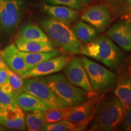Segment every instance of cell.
<instances>
[{"instance_id": "obj_1", "label": "cell", "mask_w": 131, "mask_h": 131, "mask_svg": "<svg viewBox=\"0 0 131 131\" xmlns=\"http://www.w3.org/2000/svg\"><path fill=\"white\" fill-rule=\"evenodd\" d=\"M124 115L125 109L120 101L107 92L100 96L87 129L94 131L115 130L121 126Z\"/></svg>"}, {"instance_id": "obj_2", "label": "cell", "mask_w": 131, "mask_h": 131, "mask_svg": "<svg viewBox=\"0 0 131 131\" xmlns=\"http://www.w3.org/2000/svg\"><path fill=\"white\" fill-rule=\"evenodd\" d=\"M80 53L100 62L112 70L118 69L125 60L126 54L107 35L98 36L82 45Z\"/></svg>"}, {"instance_id": "obj_3", "label": "cell", "mask_w": 131, "mask_h": 131, "mask_svg": "<svg viewBox=\"0 0 131 131\" xmlns=\"http://www.w3.org/2000/svg\"><path fill=\"white\" fill-rule=\"evenodd\" d=\"M41 25L49 40L60 51L70 55L81 54L82 43L69 25L50 17L44 19Z\"/></svg>"}, {"instance_id": "obj_4", "label": "cell", "mask_w": 131, "mask_h": 131, "mask_svg": "<svg viewBox=\"0 0 131 131\" xmlns=\"http://www.w3.org/2000/svg\"><path fill=\"white\" fill-rule=\"evenodd\" d=\"M43 78L55 95L68 107L77 105L89 97L86 91L71 84L62 73L49 75Z\"/></svg>"}, {"instance_id": "obj_5", "label": "cell", "mask_w": 131, "mask_h": 131, "mask_svg": "<svg viewBox=\"0 0 131 131\" xmlns=\"http://www.w3.org/2000/svg\"><path fill=\"white\" fill-rule=\"evenodd\" d=\"M92 89L101 96L114 90L117 75L103 66L86 57H81Z\"/></svg>"}, {"instance_id": "obj_6", "label": "cell", "mask_w": 131, "mask_h": 131, "mask_svg": "<svg viewBox=\"0 0 131 131\" xmlns=\"http://www.w3.org/2000/svg\"><path fill=\"white\" fill-rule=\"evenodd\" d=\"M23 91L39 98L51 107H68L66 104L55 95L44 78H41V77L25 78Z\"/></svg>"}, {"instance_id": "obj_7", "label": "cell", "mask_w": 131, "mask_h": 131, "mask_svg": "<svg viewBox=\"0 0 131 131\" xmlns=\"http://www.w3.org/2000/svg\"><path fill=\"white\" fill-rule=\"evenodd\" d=\"M65 76L71 84L80 88L89 94V97L96 95L90 83L81 57H76L66 65L64 68Z\"/></svg>"}, {"instance_id": "obj_8", "label": "cell", "mask_w": 131, "mask_h": 131, "mask_svg": "<svg viewBox=\"0 0 131 131\" xmlns=\"http://www.w3.org/2000/svg\"><path fill=\"white\" fill-rule=\"evenodd\" d=\"M23 4L21 0H3L0 2V27L6 32L15 29L21 21Z\"/></svg>"}, {"instance_id": "obj_9", "label": "cell", "mask_w": 131, "mask_h": 131, "mask_svg": "<svg viewBox=\"0 0 131 131\" xmlns=\"http://www.w3.org/2000/svg\"><path fill=\"white\" fill-rule=\"evenodd\" d=\"M80 17L82 21L94 26L101 32L109 28L114 15L107 5L99 4L87 8Z\"/></svg>"}, {"instance_id": "obj_10", "label": "cell", "mask_w": 131, "mask_h": 131, "mask_svg": "<svg viewBox=\"0 0 131 131\" xmlns=\"http://www.w3.org/2000/svg\"><path fill=\"white\" fill-rule=\"evenodd\" d=\"M72 58L70 55H60L38 64L26 71L21 77L25 79L53 74L63 69Z\"/></svg>"}, {"instance_id": "obj_11", "label": "cell", "mask_w": 131, "mask_h": 131, "mask_svg": "<svg viewBox=\"0 0 131 131\" xmlns=\"http://www.w3.org/2000/svg\"><path fill=\"white\" fill-rule=\"evenodd\" d=\"M120 19L106 32V35L125 51L131 50V16Z\"/></svg>"}, {"instance_id": "obj_12", "label": "cell", "mask_w": 131, "mask_h": 131, "mask_svg": "<svg viewBox=\"0 0 131 131\" xmlns=\"http://www.w3.org/2000/svg\"><path fill=\"white\" fill-rule=\"evenodd\" d=\"M100 96L97 95L91 96L80 104L69 106V111L64 119L75 123L91 122L92 114Z\"/></svg>"}, {"instance_id": "obj_13", "label": "cell", "mask_w": 131, "mask_h": 131, "mask_svg": "<svg viewBox=\"0 0 131 131\" xmlns=\"http://www.w3.org/2000/svg\"><path fill=\"white\" fill-rule=\"evenodd\" d=\"M1 57L11 70L22 76L27 70L23 57L16 45L11 44L0 51Z\"/></svg>"}, {"instance_id": "obj_14", "label": "cell", "mask_w": 131, "mask_h": 131, "mask_svg": "<svg viewBox=\"0 0 131 131\" xmlns=\"http://www.w3.org/2000/svg\"><path fill=\"white\" fill-rule=\"evenodd\" d=\"M42 8L50 18L68 25L76 22L80 16V10L66 6L46 4L42 6Z\"/></svg>"}, {"instance_id": "obj_15", "label": "cell", "mask_w": 131, "mask_h": 131, "mask_svg": "<svg viewBox=\"0 0 131 131\" xmlns=\"http://www.w3.org/2000/svg\"><path fill=\"white\" fill-rule=\"evenodd\" d=\"M114 95L120 101L124 109L131 106V77L127 72L117 77Z\"/></svg>"}, {"instance_id": "obj_16", "label": "cell", "mask_w": 131, "mask_h": 131, "mask_svg": "<svg viewBox=\"0 0 131 131\" xmlns=\"http://www.w3.org/2000/svg\"><path fill=\"white\" fill-rule=\"evenodd\" d=\"M2 125L9 129L25 130L26 116L23 111L17 104L6 108Z\"/></svg>"}, {"instance_id": "obj_17", "label": "cell", "mask_w": 131, "mask_h": 131, "mask_svg": "<svg viewBox=\"0 0 131 131\" xmlns=\"http://www.w3.org/2000/svg\"><path fill=\"white\" fill-rule=\"evenodd\" d=\"M14 95L16 104L23 111L32 112L35 110L44 111L51 107L39 98L24 91Z\"/></svg>"}, {"instance_id": "obj_18", "label": "cell", "mask_w": 131, "mask_h": 131, "mask_svg": "<svg viewBox=\"0 0 131 131\" xmlns=\"http://www.w3.org/2000/svg\"><path fill=\"white\" fill-rule=\"evenodd\" d=\"M16 46L19 50L26 52H49L56 50L51 41L35 40H15Z\"/></svg>"}, {"instance_id": "obj_19", "label": "cell", "mask_w": 131, "mask_h": 131, "mask_svg": "<svg viewBox=\"0 0 131 131\" xmlns=\"http://www.w3.org/2000/svg\"><path fill=\"white\" fill-rule=\"evenodd\" d=\"M76 37L81 43L86 44L95 39L100 35L97 29L83 21H79L72 27Z\"/></svg>"}, {"instance_id": "obj_20", "label": "cell", "mask_w": 131, "mask_h": 131, "mask_svg": "<svg viewBox=\"0 0 131 131\" xmlns=\"http://www.w3.org/2000/svg\"><path fill=\"white\" fill-rule=\"evenodd\" d=\"M16 39L50 41L46 34L40 27L33 23H27L23 26L18 33Z\"/></svg>"}, {"instance_id": "obj_21", "label": "cell", "mask_w": 131, "mask_h": 131, "mask_svg": "<svg viewBox=\"0 0 131 131\" xmlns=\"http://www.w3.org/2000/svg\"><path fill=\"white\" fill-rule=\"evenodd\" d=\"M19 52L25 60L27 70L42 61L61 55V52L57 49L49 52H26L21 50Z\"/></svg>"}, {"instance_id": "obj_22", "label": "cell", "mask_w": 131, "mask_h": 131, "mask_svg": "<svg viewBox=\"0 0 131 131\" xmlns=\"http://www.w3.org/2000/svg\"><path fill=\"white\" fill-rule=\"evenodd\" d=\"M114 17L123 18L131 16V0H103Z\"/></svg>"}, {"instance_id": "obj_23", "label": "cell", "mask_w": 131, "mask_h": 131, "mask_svg": "<svg viewBox=\"0 0 131 131\" xmlns=\"http://www.w3.org/2000/svg\"><path fill=\"white\" fill-rule=\"evenodd\" d=\"M90 123L87 122L82 123H75L67 120L63 119L53 123L47 124L43 130L46 131H78L84 130L87 129Z\"/></svg>"}, {"instance_id": "obj_24", "label": "cell", "mask_w": 131, "mask_h": 131, "mask_svg": "<svg viewBox=\"0 0 131 131\" xmlns=\"http://www.w3.org/2000/svg\"><path fill=\"white\" fill-rule=\"evenodd\" d=\"M26 125L27 130H43L46 125L43 117V111L35 110L26 115Z\"/></svg>"}, {"instance_id": "obj_25", "label": "cell", "mask_w": 131, "mask_h": 131, "mask_svg": "<svg viewBox=\"0 0 131 131\" xmlns=\"http://www.w3.org/2000/svg\"><path fill=\"white\" fill-rule=\"evenodd\" d=\"M69 111V107H50L43 111V117L46 123L50 124L64 119Z\"/></svg>"}, {"instance_id": "obj_26", "label": "cell", "mask_w": 131, "mask_h": 131, "mask_svg": "<svg viewBox=\"0 0 131 131\" xmlns=\"http://www.w3.org/2000/svg\"><path fill=\"white\" fill-rule=\"evenodd\" d=\"M7 72L9 82L12 88L13 94L16 95L23 92L24 78L21 75L11 70L8 67Z\"/></svg>"}, {"instance_id": "obj_27", "label": "cell", "mask_w": 131, "mask_h": 131, "mask_svg": "<svg viewBox=\"0 0 131 131\" xmlns=\"http://www.w3.org/2000/svg\"><path fill=\"white\" fill-rule=\"evenodd\" d=\"M47 4L64 6L72 9L82 10L84 9V4L80 0H42Z\"/></svg>"}, {"instance_id": "obj_28", "label": "cell", "mask_w": 131, "mask_h": 131, "mask_svg": "<svg viewBox=\"0 0 131 131\" xmlns=\"http://www.w3.org/2000/svg\"><path fill=\"white\" fill-rule=\"evenodd\" d=\"M0 104L6 107H11L16 104L13 93L7 94L0 89Z\"/></svg>"}, {"instance_id": "obj_29", "label": "cell", "mask_w": 131, "mask_h": 131, "mask_svg": "<svg viewBox=\"0 0 131 131\" xmlns=\"http://www.w3.org/2000/svg\"><path fill=\"white\" fill-rule=\"evenodd\" d=\"M121 126L122 130L131 131V106L125 109V115Z\"/></svg>"}, {"instance_id": "obj_30", "label": "cell", "mask_w": 131, "mask_h": 131, "mask_svg": "<svg viewBox=\"0 0 131 131\" xmlns=\"http://www.w3.org/2000/svg\"><path fill=\"white\" fill-rule=\"evenodd\" d=\"M0 89L5 93L7 94H12V88L10 82H4L0 86Z\"/></svg>"}, {"instance_id": "obj_31", "label": "cell", "mask_w": 131, "mask_h": 131, "mask_svg": "<svg viewBox=\"0 0 131 131\" xmlns=\"http://www.w3.org/2000/svg\"><path fill=\"white\" fill-rule=\"evenodd\" d=\"M6 107L5 106L1 105L0 104V125H2L3 123V118H4V112L5 111L6 109Z\"/></svg>"}, {"instance_id": "obj_32", "label": "cell", "mask_w": 131, "mask_h": 131, "mask_svg": "<svg viewBox=\"0 0 131 131\" xmlns=\"http://www.w3.org/2000/svg\"><path fill=\"white\" fill-rule=\"evenodd\" d=\"M127 72L131 77V53L127 59Z\"/></svg>"}, {"instance_id": "obj_33", "label": "cell", "mask_w": 131, "mask_h": 131, "mask_svg": "<svg viewBox=\"0 0 131 131\" xmlns=\"http://www.w3.org/2000/svg\"><path fill=\"white\" fill-rule=\"evenodd\" d=\"M6 66H7V65H6V64L5 63V62L4 61V60H3L2 57H1V53H0V69L4 68V67Z\"/></svg>"}, {"instance_id": "obj_34", "label": "cell", "mask_w": 131, "mask_h": 131, "mask_svg": "<svg viewBox=\"0 0 131 131\" xmlns=\"http://www.w3.org/2000/svg\"><path fill=\"white\" fill-rule=\"evenodd\" d=\"M84 4H88L91 2L92 0H80Z\"/></svg>"}, {"instance_id": "obj_35", "label": "cell", "mask_w": 131, "mask_h": 131, "mask_svg": "<svg viewBox=\"0 0 131 131\" xmlns=\"http://www.w3.org/2000/svg\"><path fill=\"white\" fill-rule=\"evenodd\" d=\"M4 82H5V81H4V80H3L2 77H1L0 76V86H1V85L3 83H4Z\"/></svg>"}, {"instance_id": "obj_36", "label": "cell", "mask_w": 131, "mask_h": 131, "mask_svg": "<svg viewBox=\"0 0 131 131\" xmlns=\"http://www.w3.org/2000/svg\"><path fill=\"white\" fill-rule=\"evenodd\" d=\"M3 130V129L2 128H1V127H0V130Z\"/></svg>"}, {"instance_id": "obj_37", "label": "cell", "mask_w": 131, "mask_h": 131, "mask_svg": "<svg viewBox=\"0 0 131 131\" xmlns=\"http://www.w3.org/2000/svg\"><path fill=\"white\" fill-rule=\"evenodd\" d=\"M1 1H3V0H0V2H1Z\"/></svg>"}]
</instances>
